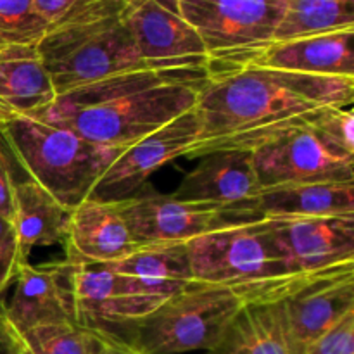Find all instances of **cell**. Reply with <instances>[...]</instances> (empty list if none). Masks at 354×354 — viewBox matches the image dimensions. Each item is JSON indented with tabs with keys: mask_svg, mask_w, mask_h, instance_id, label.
Masks as SVG:
<instances>
[{
	"mask_svg": "<svg viewBox=\"0 0 354 354\" xmlns=\"http://www.w3.org/2000/svg\"><path fill=\"white\" fill-rule=\"evenodd\" d=\"M127 23L147 69H206L203 40L180 12L178 0H140L128 6Z\"/></svg>",
	"mask_w": 354,
	"mask_h": 354,
	"instance_id": "cell-12",
	"label": "cell"
},
{
	"mask_svg": "<svg viewBox=\"0 0 354 354\" xmlns=\"http://www.w3.org/2000/svg\"><path fill=\"white\" fill-rule=\"evenodd\" d=\"M123 0H83L50 24L37 48L57 95L144 68Z\"/></svg>",
	"mask_w": 354,
	"mask_h": 354,
	"instance_id": "cell-4",
	"label": "cell"
},
{
	"mask_svg": "<svg viewBox=\"0 0 354 354\" xmlns=\"http://www.w3.org/2000/svg\"><path fill=\"white\" fill-rule=\"evenodd\" d=\"M75 299L80 325L109 341L128 344L135 322L128 313L114 263H75Z\"/></svg>",
	"mask_w": 354,
	"mask_h": 354,
	"instance_id": "cell-17",
	"label": "cell"
},
{
	"mask_svg": "<svg viewBox=\"0 0 354 354\" xmlns=\"http://www.w3.org/2000/svg\"><path fill=\"white\" fill-rule=\"evenodd\" d=\"M201 162L183 176L173 197L187 203L207 204L258 218L254 203L263 185L256 175L251 152L216 151L201 156Z\"/></svg>",
	"mask_w": 354,
	"mask_h": 354,
	"instance_id": "cell-16",
	"label": "cell"
},
{
	"mask_svg": "<svg viewBox=\"0 0 354 354\" xmlns=\"http://www.w3.org/2000/svg\"><path fill=\"white\" fill-rule=\"evenodd\" d=\"M102 354H140V353L133 351V349L128 348V346H124V344H121V342L109 341V346H107V349Z\"/></svg>",
	"mask_w": 354,
	"mask_h": 354,
	"instance_id": "cell-32",
	"label": "cell"
},
{
	"mask_svg": "<svg viewBox=\"0 0 354 354\" xmlns=\"http://www.w3.org/2000/svg\"><path fill=\"white\" fill-rule=\"evenodd\" d=\"M354 30L272 41L245 66L282 69L315 76L354 78Z\"/></svg>",
	"mask_w": 354,
	"mask_h": 354,
	"instance_id": "cell-19",
	"label": "cell"
},
{
	"mask_svg": "<svg viewBox=\"0 0 354 354\" xmlns=\"http://www.w3.org/2000/svg\"><path fill=\"white\" fill-rule=\"evenodd\" d=\"M201 138L196 107L124 149L104 171L90 199L121 203L135 196L158 169L176 158H187Z\"/></svg>",
	"mask_w": 354,
	"mask_h": 354,
	"instance_id": "cell-10",
	"label": "cell"
},
{
	"mask_svg": "<svg viewBox=\"0 0 354 354\" xmlns=\"http://www.w3.org/2000/svg\"><path fill=\"white\" fill-rule=\"evenodd\" d=\"M71 211L31 178L16 182L12 225L23 263L35 248L66 244Z\"/></svg>",
	"mask_w": 354,
	"mask_h": 354,
	"instance_id": "cell-22",
	"label": "cell"
},
{
	"mask_svg": "<svg viewBox=\"0 0 354 354\" xmlns=\"http://www.w3.org/2000/svg\"><path fill=\"white\" fill-rule=\"evenodd\" d=\"M9 301L0 311L17 334L50 324H78L75 299V263L69 259L45 265L23 263Z\"/></svg>",
	"mask_w": 354,
	"mask_h": 354,
	"instance_id": "cell-13",
	"label": "cell"
},
{
	"mask_svg": "<svg viewBox=\"0 0 354 354\" xmlns=\"http://www.w3.org/2000/svg\"><path fill=\"white\" fill-rule=\"evenodd\" d=\"M114 266L135 324L192 283L187 244L140 248Z\"/></svg>",
	"mask_w": 354,
	"mask_h": 354,
	"instance_id": "cell-15",
	"label": "cell"
},
{
	"mask_svg": "<svg viewBox=\"0 0 354 354\" xmlns=\"http://www.w3.org/2000/svg\"><path fill=\"white\" fill-rule=\"evenodd\" d=\"M135 244L140 248L189 244L214 230L256 220L244 213L173 196H133L118 203Z\"/></svg>",
	"mask_w": 354,
	"mask_h": 354,
	"instance_id": "cell-9",
	"label": "cell"
},
{
	"mask_svg": "<svg viewBox=\"0 0 354 354\" xmlns=\"http://www.w3.org/2000/svg\"><path fill=\"white\" fill-rule=\"evenodd\" d=\"M30 354H102L109 339L80 324H50L21 334Z\"/></svg>",
	"mask_w": 354,
	"mask_h": 354,
	"instance_id": "cell-25",
	"label": "cell"
},
{
	"mask_svg": "<svg viewBox=\"0 0 354 354\" xmlns=\"http://www.w3.org/2000/svg\"><path fill=\"white\" fill-rule=\"evenodd\" d=\"M2 47H6V44H3V41H2V38H0V48H2Z\"/></svg>",
	"mask_w": 354,
	"mask_h": 354,
	"instance_id": "cell-34",
	"label": "cell"
},
{
	"mask_svg": "<svg viewBox=\"0 0 354 354\" xmlns=\"http://www.w3.org/2000/svg\"><path fill=\"white\" fill-rule=\"evenodd\" d=\"M354 78L315 76L242 66L211 76L197 97L201 138L187 154L201 158L211 145L324 107H351Z\"/></svg>",
	"mask_w": 354,
	"mask_h": 354,
	"instance_id": "cell-2",
	"label": "cell"
},
{
	"mask_svg": "<svg viewBox=\"0 0 354 354\" xmlns=\"http://www.w3.org/2000/svg\"><path fill=\"white\" fill-rule=\"evenodd\" d=\"M178 6L203 40L211 78L242 68L272 44L286 0H178Z\"/></svg>",
	"mask_w": 354,
	"mask_h": 354,
	"instance_id": "cell-8",
	"label": "cell"
},
{
	"mask_svg": "<svg viewBox=\"0 0 354 354\" xmlns=\"http://www.w3.org/2000/svg\"><path fill=\"white\" fill-rule=\"evenodd\" d=\"M192 282L228 287L244 304L272 303L292 287L266 218L214 230L187 244Z\"/></svg>",
	"mask_w": 354,
	"mask_h": 354,
	"instance_id": "cell-6",
	"label": "cell"
},
{
	"mask_svg": "<svg viewBox=\"0 0 354 354\" xmlns=\"http://www.w3.org/2000/svg\"><path fill=\"white\" fill-rule=\"evenodd\" d=\"M249 151L263 189L304 182H354V113L324 107L211 145ZM203 154V156H204Z\"/></svg>",
	"mask_w": 354,
	"mask_h": 354,
	"instance_id": "cell-3",
	"label": "cell"
},
{
	"mask_svg": "<svg viewBox=\"0 0 354 354\" xmlns=\"http://www.w3.org/2000/svg\"><path fill=\"white\" fill-rule=\"evenodd\" d=\"M0 138L28 178L68 209L88 199L104 171L124 151L93 144L69 128L37 116L14 118L0 124Z\"/></svg>",
	"mask_w": 354,
	"mask_h": 354,
	"instance_id": "cell-5",
	"label": "cell"
},
{
	"mask_svg": "<svg viewBox=\"0 0 354 354\" xmlns=\"http://www.w3.org/2000/svg\"><path fill=\"white\" fill-rule=\"evenodd\" d=\"M47 30L33 0H0V38L6 45H38Z\"/></svg>",
	"mask_w": 354,
	"mask_h": 354,
	"instance_id": "cell-26",
	"label": "cell"
},
{
	"mask_svg": "<svg viewBox=\"0 0 354 354\" xmlns=\"http://www.w3.org/2000/svg\"><path fill=\"white\" fill-rule=\"evenodd\" d=\"M204 354H296L280 301L244 304Z\"/></svg>",
	"mask_w": 354,
	"mask_h": 354,
	"instance_id": "cell-23",
	"label": "cell"
},
{
	"mask_svg": "<svg viewBox=\"0 0 354 354\" xmlns=\"http://www.w3.org/2000/svg\"><path fill=\"white\" fill-rule=\"evenodd\" d=\"M258 218L354 216V182H304L263 189Z\"/></svg>",
	"mask_w": 354,
	"mask_h": 354,
	"instance_id": "cell-21",
	"label": "cell"
},
{
	"mask_svg": "<svg viewBox=\"0 0 354 354\" xmlns=\"http://www.w3.org/2000/svg\"><path fill=\"white\" fill-rule=\"evenodd\" d=\"M354 30V0H286L273 41Z\"/></svg>",
	"mask_w": 354,
	"mask_h": 354,
	"instance_id": "cell-24",
	"label": "cell"
},
{
	"mask_svg": "<svg viewBox=\"0 0 354 354\" xmlns=\"http://www.w3.org/2000/svg\"><path fill=\"white\" fill-rule=\"evenodd\" d=\"M64 245L75 263H118L138 249L118 203L90 197L71 211Z\"/></svg>",
	"mask_w": 354,
	"mask_h": 354,
	"instance_id": "cell-18",
	"label": "cell"
},
{
	"mask_svg": "<svg viewBox=\"0 0 354 354\" xmlns=\"http://www.w3.org/2000/svg\"><path fill=\"white\" fill-rule=\"evenodd\" d=\"M80 2L83 0H33V6L41 19L50 26V24L57 23L61 17H64L69 10L75 9Z\"/></svg>",
	"mask_w": 354,
	"mask_h": 354,
	"instance_id": "cell-30",
	"label": "cell"
},
{
	"mask_svg": "<svg viewBox=\"0 0 354 354\" xmlns=\"http://www.w3.org/2000/svg\"><path fill=\"white\" fill-rule=\"evenodd\" d=\"M206 82V69H131L57 95L37 118L93 144L127 149L194 109Z\"/></svg>",
	"mask_w": 354,
	"mask_h": 354,
	"instance_id": "cell-1",
	"label": "cell"
},
{
	"mask_svg": "<svg viewBox=\"0 0 354 354\" xmlns=\"http://www.w3.org/2000/svg\"><path fill=\"white\" fill-rule=\"evenodd\" d=\"M57 99L37 45L0 48V124L37 116Z\"/></svg>",
	"mask_w": 354,
	"mask_h": 354,
	"instance_id": "cell-20",
	"label": "cell"
},
{
	"mask_svg": "<svg viewBox=\"0 0 354 354\" xmlns=\"http://www.w3.org/2000/svg\"><path fill=\"white\" fill-rule=\"evenodd\" d=\"M12 158L0 138V216L12 221L14 218V185L16 178L12 173Z\"/></svg>",
	"mask_w": 354,
	"mask_h": 354,
	"instance_id": "cell-29",
	"label": "cell"
},
{
	"mask_svg": "<svg viewBox=\"0 0 354 354\" xmlns=\"http://www.w3.org/2000/svg\"><path fill=\"white\" fill-rule=\"evenodd\" d=\"M21 265L23 259H21L16 228L12 221L0 216V296L14 282Z\"/></svg>",
	"mask_w": 354,
	"mask_h": 354,
	"instance_id": "cell-27",
	"label": "cell"
},
{
	"mask_svg": "<svg viewBox=\"0 0 354 354\" xmlns=\"http://www.w3.org/2000/svg\"><path fill=\"white\" fill-rule=\"evenodd\" d=\"M306 354H354V313L318 339Z\"/></svg>",
	"mask_w": 354,
	"mask_h": 354,
	"instance_id": "cell-28",
	"label": "cell"
},
{
	"mask_svg": "<svg viewBox=\"0 0 354 354\" xmlns=\"http://www.w3.org/2000/svg\"><path fill=\"white\" fill-rule=\"evenodd\" d=\"M266 221L286 256L292 287L315 273L354 261V216L266 218Z\"/></svg>",
	"mask_w": 354,
	"mask_h": 354,
	"instance_id": "cell-14",
	"label": "cell"
},
{
	"mask_svg": "<svg viewBox=\"0 0 354 354\" xmlns=\"http://www.w3.org/2000/svg\"><path fill=\"white\" fill-rule=\"evenodd\" d=\"M279 301L294 353L306 354L318 339L354 313V261L308 277Z\"/></svg>",
	"mask_w": 354,
	"mask_h": 354,
	"instance_id": "cell-11",
	"label": "cell"
},
{
	"mask_svg": "<svg viewBox=\"0 0 354 354\" xmlns=\"http://www.w3.org/2000/svg\"><path fill=\"white\" fill-rule=\"evenodd\" d=\"M123 2H127L128 6H131V3H137V2H140V0H123Z\"/></svg>",
	"mask_w": 354,
	"mask_h": 354,
	"instance_id": "cell-33",
	"label": "cell"
},
{
	"mask_svg": "<svg viewBox=\"0 0 354 354\" xmlns=\"http://www.w3.org/2000/svg\"><path fill=\"white\" fill-rule=\"evenodd\" d=\"M0 354H30L23 337L14 330L0 311Z\"/></svg>",
	"mask_w": 354,
	"mask_h": 354,
	"instance_id": "cell-31",
	"label": "cell"
},
{
	"mask_svg": "<svg viewBox=\"0 0 354 354\" xmlns=\"http://www.w3.org/2000/svg\"><path fill=\"white\" fill-rule=\"evenodd\" d=\"M244 301L228 287L192 282L131 328L128 348L140 354L209 351Z\"/></svg>",
	"mask_w": 354,
	"mask_h": 354,
	"instance_id": "cell-7",
	"label": "cell"
}]
</instances>
